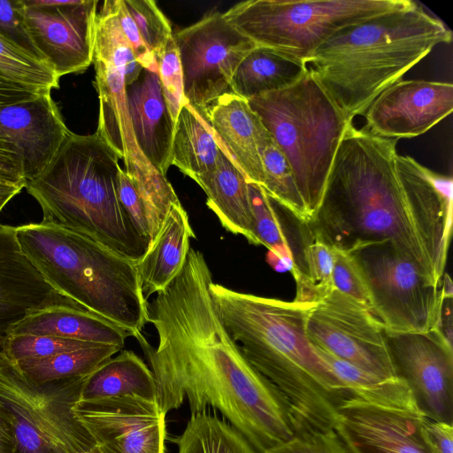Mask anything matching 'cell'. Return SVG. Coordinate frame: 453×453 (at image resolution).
<instances>
[{"label":"cell","instance_id":"10","mask_svg":"<svg viewBox=\"0 0 453 453\" xmlns=\"http://www.w3.org/2000/svg\"><path fill=\"white\" fill-rule=\"evenodd\" d=\"M351 253L364 273L371 311L384 330L418 333L441 329L444 300L451 296L444 294L442 287L431 284L396 246L381 242Z\"/></svg>","mask_w":453,"mask_h":453},{"label":"cell","instance_id":"44","mask_svg":"<svg viewBox=\"0 0 453 453\" xmlns=\"http://www.w3.org/2000/svg\"><path fill=\"white\" fill-rule=\"evenodd\" d=\"M422 434L431 453H453V424L424 417Z\"/></svg>","mask_w":453,"mask_h":453},{"label":"cell","instance_id":"28","mask_svg":"<svg viewBox=\"0 0 453 453\" xmlns=\"http://www.w3.org/2000/svg\"><path fill=\"white\" fill-rule=\"evenodd\" d=\"M220 153L206 119L186 102L175 124L171 165L196 181L216 165Z\"/></svg>","mask_w":453,"mask_h":453},{"label":"cell","instance_id":"32","mask_svg":"<svg viewBox=\"0 0 453 453\" xmlns=\"http://www.w3.org/2000/svg\"><path fill=\"white\" fill-rule=\"evenodd\" d=\"M258 148L264 170L261 188L265 193L302 224L309 223L310 219L290 165L266 128L259 139Z\"/></svg>","mask_w":453,"mask_h":453},{"label":"cell","instance_id":"31","mask_svg":"<svg viewBox=\"0 0 453 453\" xmlns=\"http://www.w3.org/2000/svg\"><path fill=\"white\" fill-rule=\"evenodd\" d=\"M121 350L115 345L95 344L46 358L15 362L34 380L49 382L88 376L103 362Z\"/></svg>","mask_w":453,"mask_h":453},{"label":"cell","instance_id":"9","mask_svg":"<svg viewBox=\"0 0 453 453\" xmlns=\"http://www.w3.org/2000/svg\"><path fill=\"white\" fill-rule=\"evenodd\" d=\"M410 0H249L223 17L257 46L305 64L342 27L410 5Z\"/></svg>","mask_w":453,"mask_h":453},{"label":"cell","instance_id":"18","mask_svg":"<svg viewBox=\"0 0 453 453\" xmlns=\"http://www.w3.org/2000/svg\"><path fill=\"white\" fill-rule=\"evenodd\" d=\"M424 417L350 397L337 409L334 430L349 453H431L422 434Z\"/></svg>","mask_w":453,"mask_h":453},{"label":"cell","instance_id":"6","mask_svg":"<svg viewBox=\"0 0 453 453\" xmlns=\"http://www.w3.org/2000/svg\"><path fill=\"white\" fill-rule=\"evenodd\" d=\"M19 247L61 296L136 337L148 322L137 263L91 237L41 221L16 227Z\"/></svg>","mask_w":453,"mask_h":453},{"label":"cell","instance_id":"17","mask_svg":"<svg viewBox=\"0 0 453 453\" xmlns=\"http://www.w3.org/2000/svg\"><path fill=\"white\" fill-rule=\"evenodd\" d=\"M453 110V85L426 80H400L370 104L365 128L385 138H412L431 129Z\"/></svg>","mask_w":453,"mask_h":453},{"label":"cell","instance_id":"23","mask_svg":"<svg viewBox=\"0 0 453 453\" xmlns=\"http://www.w3.org/2000/svg\"><path fill=\"white\" fill-rule=\"evenodd\" d=\"M48 335L121 349L129 334L72 300L62 298L28 311L13 324L8 336Z\"/></svg>","mask_w":453,"mask_h":453},{"label":"cell","instance_id":"21","mask_svg":"<svg viewBox=\"0 0 453 453\" xmlns=\"http://www.w3.org/2000/svg\"><path fill=\"white\" fill-rule=\"evenodd\" d=\"M204 119L223 153L249 183L262 187L264 170L258 143L265 127L249 102L227 92L207 108Z\"/></svg>","mask_w":453,"mask_h":453},{"label":"cell","instance_id":"48","mask_svg":"<svg viewBox=\"0 0 453 453\" xmlns=\"http://www.w3.org/2000/svg\"><path fill=\"white\" fill-rule=\"evenodd\" d=\"M25 187L0 177V212L4 207Z\"/></svg>","mask_w":453,"mask_h":453},{"label":"cell","instance_id":"3","mask_svg":"<svg viewBox=\"0 0 453 453\" xmlns=\"http://www.w3.org/2000/svg\"><path fill=\"white\" fill-rule=\"evenodd\" d=\"M210 292L246 360L287 401L296 435L334 430L337 409L353 395L307 337L311 303L239 292L213 281Z\"/></svg>","mask_w":453,"mask_h":453},{"label":"cell","instance_id":"4","mask_svg":"<svg viewBox=\"0 0 453 453\" xmlns=\"http://www.w3.org/2000/svg\"><path fill=\"white\" fill-rule=\"evenodd\" d=\"M452 33L414 2L342 27L319 45L305 65L349 121L364 115L386 88L397 82Z\"/></svg>","mask_w":453,"mask_h":453},{"label":"cell","instance_id":"12","mask_svg":"<svg viewBox=\"0 0 453 453\" xmlns=\"http://www.w3.org/2000/svg\"><path fill=\"white\" fill-rule=\"evenodd\" d=\"M173 38L182 67L184 97L204 118L207 108L230 92L237 67L257 45L219 12L179 30Z\"/></svg>","mask_w":453,"mask_h":453},{"label":"cell","instance_id":"46","mask_svg":"<svg viewBox=\"0 0 453 453\" xmlns=\"http://www.w3.org/2000/svg\"><path fill=\"white\" fill-rule=\"evenodd\" d=\"M46 92L51 91L22 86L0 75V106L28 99Z\"/></svg>","mask_w":453,"mask_h":453},{"label":"cell","instance_id":"24","mask_svg":"<svg viewBox=\"0 0 453 453\" xmlns=\"http://www.w3.org/2000/svg\"><path fill=\"white\" fill-rule=\"evenodd\" d=\"M196 235L180 202L171 206L155 240L137 263L144 297L166 288L183 267Z\"/></svg>","mask_w":453,"mask_h":453},{"label":"cell","instance_id":"43","mask_svg":"<svg viewBox=\"0 0 453 453\" xmlns=\"http://www.w3.org/2000/svg\"><path fill=\"white\" fill-rule=\"evenodd\" d=\"M119 198L139 234L150 242V230L143 203L131 180L123 169L119 176Z\"/></svg>","mask_w":453,"mask_h":453},{"label":"cell","instance_id":"37","mask_svg":"<svg viewBox=\"0 0 453 453\" xmlns=\"http://www.w3.org/2000/svg\"><path fill=\"white\" fill-rule=\"evenodd\" d=\"M96 343L63 339L48 335L8 336L2 351L13 361L42 359Z\"/></svg>","mask_w":453,"mask_h":453},{"label":"cell","instance_id":"1","mask_svg":"<svg viewBox=\"0 0 453 453\" xmlns=\"http://www.w3.org/2000/svg\"><path fill=\"white\" fill-rule=\"evenodd\" d=\"M211 282L203 254L190 248L178 275L148 306L157 346L142 334L135 339L165 414L185 400L191 415L212 408L257 453H265L296 436L295 421L280 392L246 360L227 333L210 292Z\"/></svg>","mask_w":453,"mask_h":453},{"label":"cell","instance_id":"5","mask_svg":"<svg viewBox=\"0 0 453 453\" xmlns=\"http://www.w3.org/2000/svg\"><path fill=\"white\" fill-rule=\"evenodd\" d=\"M119 159L96 132L70 131L49 165L25 188L39 203L42 221L81 232L138 263L150 242L121 203Z\"/></svg>","mask_w":453,"mask_h":453},{"label":"cell","instance_id":"40","mask_svg":"<svg viewBox=\"0 0 453 453\" xmlns=\"http://www.w3.org/2000/svg\"><path fill=\"white\" fill-rule=\"evenodd\" d=\"M265 453H349L334 430L296 435Z\"/></svg>","mask_w":453,"mask_h":453},{"label":"cell","instance_id":"20","mask_svg":"<svg viewBox=\"0 0 453 453\" xmlns=\"http://www.w3.org/2000/svg\"><path fill=\"white\" fill-rule=\"evenodd\" d=\"M16 227L0 224V350L13 324L28 311L63 297L23 253Z\"/></svg>","mask_w":453,"mask_h":453},{"label":"cell","instance_id":"16","mask_svg":"<svg viewBox=\"0 0 453 453\" xmlns=\"http://www.w3.org/2000/svg\"><path fill=\"white\" fill-rule=\"evenodd\" d=\"M96 453H165V415L157 400L136 396L80 399L73 407Z\"/></svg>","mask_w":453,"mask_h":453},{"label":"cell","instance_id":"7","mask_svg":"<svg viewBox=\"0 0 453 453\" xmlns=\"http://www.w3.org/2000/svg\"><path fill=\"white\" fill-rule=\"evenodd\" d=\"M92 63L99 98L96 133L124 162V172L143 203L149 227L157 231L171 206L180 201L166 176L142 154L134 137L126 86L136 80L142 67L122 33L115 0L104 1L96 14Z\"/></svg>","mask_w":453,"mask_h":453},{"label":"cell","instance_id":"45","mask_svg":"<svg viewBox=\"0 0 453 453\" xmlns=\"http://www.w3.org/2000/svg\"><path fill=\"white\" fill-rule=\"evenodd\" d=\"M0 177L26 186L22 165L14 144L0 131Z\"/></svg>","mask_w":453,"mask_h":453},{"label":"cell","instance_id":"15","mask_svg":"<svg viewBox=\"0 0 453 453\" xmlns=\"http://www.w3.org/2000/svg\"><path fill=\"white\" fill-rule=\"evenodd\" d=\"M31 42L58 78L93 61L98 1L23 0Z\"/></svg>","mask_w":453,"mask_h":453},{"label":"cell","instance_id":"33","mask_svg":"<svg viewBox=\"0 0 453 453\" xmlns=\"http://www.w3.org/2000/svg\"><path fill=\"white\" fill-rule=\"evenodd\" d=\"M333 266V248L309 237L291 269L296 283L294 301L313 303L332 290Z\"/></svg>","mask_w":453,"mask_h":453},{"label":"cell","instance_id":"27","mask_svg":"<svg viewBox=\"0 0 453 453\" xmlns=\"http://www.w3.org/2000/svg\"><path fill=\"white\" fill-rule=\"evenodd\" d=\"M308 72L303 62L270 49L255 47L241 62L230 83V92L247 101L286 88Z\"/></svg>","mask_w":453,"mask_h":453},{"label":"cell","instance_id":"36","mask_svg":"<svg viewBox=\"0 0 453 453\" xmlns=\"http://www.w3.org/2000/svg\"><path fill=\"white\" fill-rule=\"evenodd\" d=\"M139 33L155 58L173 36L169 20L152 0H123Z\"/></svg>","mask_w":453,"mask_h":453},{"label":"cell","instance_id":"2","mask_svg":"<svg viewBox=\"0 0 453 453\" xmlns=\"http://www.w3.org/2000/svg\"><path fill=\"white\" fill-rule=\"evenodd\" d=\"M397 139L346 129L308 236L347 252L390 242L441 288L452 232V178L396 152Z\"/></svg>","mask_w":453,"mask_h":453},{"label":"cell","instance_id":"30","mask_svg":"<svg viewBox=\"0 0 453 453\" xmlns=\"http://www.w3.org/2000/svg\"><path fill=\"white\" fill-rule=\"evenodd\" d=\"M176 443L178 453H257L228 422L208 411L191 415Z\"/></svg>","mask_w":453,"mask_h":453},{"label":"cell","instance_id":"26","mask_svg":"<svg viewBox=\"0 0 453 453\" xmlns=\"http://www.w3.org/2000/svg\"><path fill=\"white\" fill-rule=\"evenodd\" d=\"M136 396L157 400V384L150 368L132 350H121L89 373L80 399ZM79 399V400H80Z\"/></svg>","mask_w":453,"mask_h":453},{"label":"cell","instance_id":"19","mask_svg":"<svg viewBox=\"0 0 453 453\" xmlns=\"http://www.w3.org/2000/svg\"><path fill=\"white\" fill-rule=\"evenodd\" d=\"M0 131L15 146L26 182L44 171L70 133L50 92L0 106Z\"/></svg>","mask_w":453,"mask_h":453},{"label":"cell","instance_id":"38","mask_svg":"<svg viewBox=\"0 0 453 453\" xmlns=\"http://www.w3.org/2000/svg\"><path fill=\"white\" fill-rule=\"evenodd\" d=\"M162 93L170 115L176 124L179 112L187 102L184 97L183 73L173 36L156 58Z\"/></svg>","mask_w":453,"mask_h":453},{"label":"cell","instance_id":"49","mask_svg":"<svg viewBox=\"0 0 453 453\" xmlns=\"http://www.w3.org/2000/svg\"><path fill=\"white\" fill-rule=\"evenodd\" d=\"M81 453H96V451H95V449H94L93 450L86 451V452H81Z\"/></svg>","mask_w":453,"mask_h":453},{"label":"cell","instance_id":"29","mask_svg":"<svg viewBox=\"0 0 453 453\" xmlns=\"http://www.w3.org/2000/svg\"><path fill=\"white\" fill-rule=\"evenodd\" d=\"M314 347L353 397L372 405L420 412L411 389L402 379L378 376Z\"/></svg>","mask_w":453,"mask_h":453},{"label":"cell","instance_id":"11","mask_svg":"<svg viewBox=\"0 0 453 453\" xmlns=\"http://www.w3.org/2000/svg\"><path fill=\"white\" fill-rule=\"evenodd\" d=\"M86 377L38 382L0 350V406L8 425L31 427L54 453L93 450L94 440L73 411Z\"/></svg>","mask_w":453,"mask_h":453},{"label":"cell","instance_id":"13","mask_svg":"<svg viewBox=\"0 0 453 453\" xmlns=\"http://www.w3.org/2000/svg\"><path fill=\"white\" fill-rule=\"evenodd\" d=\"M306 334L312 345L359 368L397 377L380 322L366 306L334 288L311 303Z\"/></svg>","mask_w":453,"mask_h":453},{"label":"cell","instance_id":"22","mask_svg":"<svg viewBox=\"0 0 453 453\" xmlns=\"http://www.w3.org/2000/svg\"><path fill=\"white\" fill-rule=\"evenodd\" d=\"M129 116L137 145L149 162L166 176L175 123L167 109L157 71L142 68L126 86Z\"/></svg>","mask_w":453,"mask_h":453},{"label":"cell","instance_id":"42","mask_svg":"<svg viewBox=\"0 0 453 453\" xmlns=\"http://www.w3.org/2000/svg\"><path fill=\"white\" fill-rule=\"evenodd\" d=\"M116 11L120 28L130 44L138 64L144 69L157 71V64L153 53L143 42L137 26L124 4L123 0H115Z\"/></svg>","mask_w":453,"mask_h":453},{"label":"cell","instance_id":"34","mask_svg":"<svg viewBox=\"0 0 453 453\" xmlns=\"http://www.w3.org/2000/svg\"><path fill=\"white\" fill-rule=\"evenodd\" d=\"M0 75L22 86L51 91L59 78L51 66L0 33Z\"/></svg>","mask_w":453,"mask_h":453},{"label":"cell","instance_id":"39","mask_svg":"<svg viewBox=\"0 0 453 453\" xmlns=\"http://www.w3.org/2000/svg\"><path fill=\"white\" fill-rule=\"evenodd\" d=\"M334 250V288L357 300L371 311L369 289L362 269L352 253Z\"/></svg>","mask_w":453,"mask_h":453},{"label":"cell","instance_id":"14","mask_svg":"<svg viewBox=\"0 0 453 453\" xmlns=\"http://www.w3.org/2000/svg\"><path fill=\"white\" fill-rule=\"evenodd\" d=\"M395 375L426 418L453 424L452 342L441 328L418 333L384 330Z\"/></svg>","mask_w":453,"mask_h":453},{"label":"cell","instance_id":"47","mask_svg":"<svg viewBox=\"0 0 453 453\" xmlns=\"http://www.w3.org/2000/svg\"><path fill=\"white\" fill-rule=\"evenodd\" d=\"M0 453H17L14 437L0 406Z\"/></svg>","mask_w":453,"mask_h":453},{"label":"cell","instance_id":"8","mask_svg":"<svg viewBox=\"0 0 453 453\" xmlns=\"http://www.w3.org/2000/svg\"><path fill=\"white\" fill-rule=\"evenodd\" d=\"M248 102L288 160L311 221L322 201L342 138L353 122L309 70L291 86Z\"/></svg>","mask_w":453,"mask_h":453},{"label":"cell","instance_id":"41","mask_svg":"<svg viewBox=\"0 0 453 453\" xmlns=\"http://www.w3.org/2000/svg\"><path fill=\"white\" fill-rule=\"evenodd\" d=\"M24 9L23 0H0V33L39 57L27 30Z\"/></svg>","mask_w":453,"mask_h":453},{"label":"cell","instance_id":"35","mask_svg":"<svg viewBox=\"0 0 453 453\" xmlns=\"http://www.w3.org/2000/svg\"><path fill=\"white\" fill-rule=\"evenodd\" d=\"M253 208L254 230L258 245H263L273 255L294 262V253L283 232L272 200L264 189L249 183Z\"/></svg>","mask_w":453,"mask_h":453},{"label":"cell","instance_id":"25","mask_svg":"<svg viewBox=\"0 0 453 453\" xmlns=\"http://www.w3.org/2000/svg\"><path fill=\"white\" fill-rule=\"evenodd\" d=\"M196 182L206 195V204L222 226L258 245L254 230L253 208L249 182L242 171L223 153L216 165Z\"/></svg>","mask_w":453,"mask_h":453}]
</instances>
